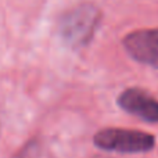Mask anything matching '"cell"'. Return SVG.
Listing matches in <instances>:
<instances>
[{
  "label": "cell",
  "instance_id": "cell-4",
  "mask_svg": "<svg viewBox=\"0 0 158 158\" xmlns=\"http://www.w3.org/2000/svg\"><path fill=\"white\" fill-rule=\"evenodd\" d=\"M119 106L126 112L146 122H158V101L140 89H129L119 97Z\"/></svg>",
  "mask_w": 158,
  "mask_h": 158
},
{
  "label": "cell",
  "instance_id": "cell-3",
  "mask_svg": "<svg viewBox=\"0 0 158 158\" xmlns=\"http://www.w3.org/2000/svg\"><path fill=\"white\" fill-rule=\"evenodd\" d=\"M123 43L132 58L140 63L153 64L158 68V28L131 33Z\"/></svg>",
  "mask_w": 158,
  "mask_h": 158
},
{
  "label": "cell",
  "instance_id": "cell-2",
  "mask_svg": "<svg viewBox=\"0 0 158 158\" xmlns=\"http://www.w3.org/2000/svg\"><path fill=\"white\" fill-rule=\"evenodd\" d=\"M97 22V10L92 6H82L64 17L61 35L72 46H82L93 36Z\"/></svg>",
  "mask_w": 158,
  "mask_h": 158
},
{
  "label": "cell",
  "instance_id": "cell-1",
  "mask_svg": "<svg viewBox=\"0 0 158 158\" xmlns=\"http://www.w3.org/2000/svg\"><path fill=\"white\" fill-rule=\"evenodd\" d=\"M96 146L117 153H144L154 147V137L148 133L123 129H106L94 136Z\"/></svg>",
  "mask_w": 158,
  "mask_h": 158
}]
</instances>
